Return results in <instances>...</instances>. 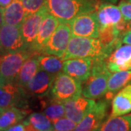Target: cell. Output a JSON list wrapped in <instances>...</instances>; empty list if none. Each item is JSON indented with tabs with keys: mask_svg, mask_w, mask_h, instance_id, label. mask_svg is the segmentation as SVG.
Returning <instances> with one entry per match:
<instances>
[{
	"mask_svg": "<svg viewBox=\"0 0 131 131\" xmlns=\"http://www.w3.org/2000/svg\"><path fill=\"white\" fill-rule=\"evenodd\" d=\"M71 37L69 24L60 23L51 37L42 47L39 54L63 58Z\"/></svg>",
	"mask_w": 131,
	"mask_h": 131,
	"instance_id": "6",
	"label": "cell"
},
{
	"mask_svg": "<svg viewBox=\"0 0 131 131\" xmlns=\"http://www.w3.org/2000/svg\"><path fill=\"white\" fill-rule=\"evenodd\" d=\"M102 1H104L106 2H108V3H116L118 0H102Z\"/></svg>",
	"mask_w": 131,
	"mask_h": 131,
	"instance_id": "34",
	"label": "cell"
},
{
	"mask_svg": "<svg viewBox=\"0 0 131 131\" xmlns=\"http://www.w3.org/2000/svg\"><path fill=\"white\" fill-rule=\"evenodd\" d=\"M71 36L99 37V24L95 11L80 15L69 23Z\"/></svg>",
	"mask_w": 131,
	"mask_h": 131,
	"instance_id": "9",
	"label": "cell"
},
{
	"mask_svg": "<svg viewBox=\"0 0 131 131\" xmlns=\"http://www.w3.org/2000/svg\"><path fill=\"white\" fill-rule=\"evenodd\" d=\"M123 18L131 21V2L128 0H122L118 5Z\"/></svg>",
	"mask_w": 131,
	"mask_h": 131,
	"instance_id": "29",
	"label": "cell"
},
{
	"mask_svg": "<svg viewBox=\"0 0 131 131\" xmlns=\"http://www.w3.org/2000/svg\"><path fill=\"white\" fill-rule=\"evenodd\" d=\"M2 9L0 7V27L2 26Z\"/></svg>",
	"mask_w": 131,
	"mask_h": 131,
	"instance_id": "35",
	"label": "cell"
},
{
	"mask_svg": "<svg viewBox=\"0 0 131 131\" xmlns=\"http://www.w3.org/2000/svg\"><path fill=\"white\" fill-rule=\"evenodd\" d=\"M26 105L27 95L24 88L15 82L0 83V108H26Z\"/></svg>",
	"mask_w": 131,
	"mask_h": 131,
	"instance_id": "8",
	"label": "cell"
},
{
	"mask_svg": "<svg viewBox=\"0 0 131 131\" xmlns=\"http://www.w3.org/2000/svg\"><path fill=\"white\" fill-rule=\"evenodd\" d=\"M5 131H26V126L25 124L23 122H19L18 124L13 125L10 127H9L8 129H7Z\"/></svg>",
	"mask_w": 131,
	"mask_h": 131,
	"instance_id": "30",
	"label": "cell"
},
{
	"mask_svg": "<svg viewBox=\"0 0 131 131\" xmlns=\"http://www.w3.org/2000/svg\"><path fill=\"white\" fill-rule=\"evenodd\" d=\"M0 131H3V130H0Z\"/></svg>",
	"mask_w": 131,
	"mask_h": 131,
	"instance_id": "39",
	"label": "cell"
},
{
	"mask_svg": "<svg viewBox=\"0 0 131 131\" xmlns=\"http://www.w3.org/2000/svg\"><path fill=\"white\" fill-rule=\"evenodd\" d=\"M122 43L125 45H131V30L123 37Z\"/></svg>",
	"mask_w": 131,
	"mask_h": 131,
	"instance_id": "31",
	"label": "cell"
},
{
	"mask_svg": "<svg viewBox=\"0 0 131 131\" xmlns=\"http://www.w3.org/2000/svg\"><path fill=\"white\" fill-rule=\"evenodd\" d=\"M108 70L112 73L131 70V45L119 46L106 59Z\"/></svg>",
	"mask_w": 131,
	"mask_h": 131,
	"instance_id": "14",
	"label": "cell"
},
{
	"mask_svg": "<svg viewBox=\"0 0 131 131\" xmlns=\"http://www.w3.org/2000/svg\"><path fill=\"white\" fill-rule=\"evenodd\" d=\"M98 5L91 0H47L45 3L48 13L64 24H69L80 15L93 13Z\"/></svg>",
	"mask_w": 131,
	"mask_h": 131,
	"instance_id": "2",
	"label": "cell"
},
{
	"mask_svg": "<svg viewBox=\"0 0 131 131\" xmlns=\"http://www.w3.org/2000/svg\"><path fill=\"white\" fill-rule=\"evenodd\" d=\"M44 114L51 120L52 122L62 118L65 115L64 103L52 98V101L44 105Z\"/></svg>",
	"mask_w": 131,
	"mask_h": 131,
	"instance_id": "25",
	"label": "cell"
},
{
	"mask_svg": "<svg viewBox=\"0 0 131 131\" xmlns=\"http://www.w3.org/2000/svg\"><path fill=\"white\" fill-rule=\"evenodd\" d=\"M107 111V101L96 102L92 109L77 124L74 131H94L106 119Z\"/></svg>",
	"mask_w": 131,
	"mask_h": 131,
	"instance_id": "11",
	"label": "cell"
},
{
	"mask_svg": "<svg viewBox=\"0 0 131 131\" xmlns=\"http://www.w3.org/2000/svg\"><path fill=\"white\" fill-rule=\"evenodd\" d=\"M48 14L49 13L47 7L44 5L37 13L28 16L20 26L22 37L31 50L37 37L40 24Z\"/></svg>",
	"mask_w": 131,
	"mask_h": 131,
	"instance_id": "12",
	"label": "cell"
},
{
	"mask_svg": "<svg viewBox=\"0 0 131 131\" xmlns=\"http://www.w3.org/2000/svg\"><path fill=\"white\" fill-rule=\"evenodd\" d=\"M46 1L47 0H21L26 18L41 9L44 5H45Z\"/></svg>",
	"mask_w": 131,
	"mask_h": 131,
	"instance_id": "27",
	"label": "cell"
},
{
	"mask_svg": "<svg viewBox=\"0 0 131 131\" xmlns=\"http://www.w3.org/2000/svg\"><path fill=\"white\" fill-rule=\"evenodd\" d=\"M50 90L52 98L65 103L81 96L82 86L80 81L62 72L56 75Z\"/></svg>",
	"mask_w": 131,
	"mask_h": 131,
	"instance_id": "4",
	"label": "cell"
},
{
	"mask_svg": "<svg viewBox=\"0 0 131 131\" xmlns=\"http://www.w3.org/2000/svg\"><path fill=\"white\" fill-rule=\"evenodd\" d=\"M13 0H0V7L5 8L11 3Z\"/></svg>",
	"mask_w": 131,
	"mask_h": 131,
	"instance_id": "33",
	"label": "cell"
},
{
	"mask_svg": "<svg viewBox=\"0 0 131 131\" xmlns=\"http://www.w3.org/2000/svg\"><path fill=\"white\" fill-rule=\"evenodd\" d=\"M93 99L79 96L64 103L65 116L78 124L95 104Z\"/></svg>",
	"mask_w": 131,
	"mask_h": 131,
	"instance_id": "13",
	"label": "cell"
},
{
	"mask_svg": "<svg viewBox=\"0 0 131 131\" xmlns=\"http://www.w3.org/2000/svg\"><path fill=\"white\" fill-rule=\"evenodd\" d=\"M40 69L45 71L50 74H58L63 69V60L59 57L50 55L38 56Z\"/></svg>",
	"mask_w": 131,
	"mask_h": 131,
	"instance_id": "24",
	"label": "cell"
},
{
	"mask_svg": "<svg viewBox=\"0 0 131 131\" xmlns=\"http://www.w3.org/2000/svg\"><path fill=\"white\" fill-rule=\"evenodd\" d=\"M94 131H131V114L119 117L110 116Z\"/></svg>",
	"mask_w": 131,
	"mask_h": 131,
	"instance_id": "22",
	"label": "cell"
},
{
	"mask_svg": "<svg viewBox=\"0 0 131 131\" xmlns=\"http://www.w3.org/2000/svg\"><path fill=\"white\" fill-rule=\"evenodd\" d=\"M128 1H130V2H131V0H128Z\"/></svg>",
	"mask_w": 131,
	"mask_h": 131,
	"instance_id": "38",
	"label": "cell"
},
{
	"mask_svg": "<svg viewBox=\"0 0 131 131\" xmlns=\"http://www.w3.org/2000/svg\"><path fill=\"white\" fill-rule=\"evenodd\" d=\"M26 50L30 49L22 37L20 26L2 24L0 27V55Z\"/></svg>",
	"mask_w": 131,
	"mask_h": 131,
	"instance_id": "7",
	"label": "cell"
},
{
	"mask_svg": "<svg viewBox=\"0 0 131 131\" xmlns=\"http://www.w3.org/2000/svg\"><path fill=\"white\" fill-rule=\"evenodd\" d=\"M52 124L56 131H74L77 125L76 122L67 117L56 119L52 122Z\"/></svg>",
	"mask_w": 131,
	"mask_h": 131,
	"instance_id": "28",
	"label": "cell"
},
{
	"mask_svg": "<svg viewBox=\"0 0 131 131\" xmlns=\"http://www.w3.org/2000/svg\"><path fill=\"white\" fill-rule=\"evenodd\" d=\"M28 114L26 108L11 107L4 109L0 115V130H6L24 119Z\"/></svg>",
	"mask_w": 131,
	"mask_h": 131,
	"instance_id": "23",
	"label": "cell"
},
{
	"mask_svg": "<svg viewBox=\"0 0 131 131\" xmlns=\"http://www.w3.org/2000/svg\"><path fill=\"white\" fill-rule=\"evenodd\" d=\"M2 15V24L10 26H21L26 18V12L21 0H13L5 8H1Z\"/></svg>",
	"mask_w": 131,
	"mask_h": 131,
	"instance_id": "18",
	"label": "cell"
},
{
	"mask_svg": "<svg viewBox=\"0 0 131 131\" xmlns=\"http://www.w3.org/2000/svg\"><path fill=\"white\" fill-rule=\"evenodd\" d=\"M38 53L36 52L29 57L24 63L15 82L22 88H26L28 82L31 80L34 75L39 70V62Z\"/></svg>",
	"mask_w": 131,
	"mask_h": 131,
	"instance_id": "20",
	"label": "cell"
},
{
	"mask_svg": "<svg viewBox=\"0 0 131 131\" xmlns=\"http://www.w3.org/2000/svg\"><path fill=\"white\" fill-rule=\"evenodd\" d=\"M53 131H56V130H53Z\"/></svg>",
	"mask_w": 131,
	"mask_h": 131,
	"instance_id": "40",
	"label": "cell"
},
{
	"mask_svg": "<svg viewBox=\"0 0 131 131\" xmlns=\"http://www.w3.org/2000/svg\"><path fill=\"white\" fill-rule=\"evenodd\" d=\"M95 13L97 17L99 28L115 26L124 18L119 7L108 2L98 5Z\"/></svg>",
	"mask_w": 131,
	"mask_h": 131,
	"instance_id": "15",
	"label": "cell"
},
{
	"mask_svg": "<svg viewBox=\"0 0 131 131\" xmlns=\"http://www.w3.org/2000/svg\"><path fill=\"white\" fill-rule=\"evenodd\" d=\"M131 112V84L117 93L112 99L111 117L126 115Z\"/></svg>",
	"mask_w": 131,
	"mask_h": 131,
	"instance_id": "19",
	"label": "cell"
},
{
	"mask_svg": "<svg viewBox=\"0 0 131 131\" xmlns=\"http://www.w3.org/2000/svg\"><path fill=\"white\" fill-rule=\"evenodd\" d=\"M56 75L39 69L37 74L28 82L26 88L31 93L42 96L51 90Z\"/></svg>",
	"mask_w": 131,
	"mask_h": 131,
	"instance_id": "17",
	"label": "cell"
},
{
	"mask_svg": "<svg viewBox=\"0 0 131 131\" xmlns=\"http://www.w3.org/2000/svg\"><path fill=\"white\" fill-rule=\"evenodd\" d=\"M35 52L26 50L0 56V83L15 82L25 61Z\"/></svg>",
	"mask_w": 131,
	"mask_h": 131,
	"instance_id": "5",
	"label": "cell"
},
{
	"mask_svg": "<svg viewBox=\"0 0 131 131\" xmlns=\"http://www.w3.org/2000/svg\"><path fill=\"white\" fill-rule=\"evenodd\" d=\"M91 1H93V2H98V0H91Z\"/></svg>",
	"mask_w": 131,
	"mask_h": 131,
	"instance_id": "37",
	"label": "cell"
},
{
	"mask_svg": "<svg viewBox=\"0 0 131 131\" xmlns=\"http://www.w3.org/2000/svg\"><path fill=\"white\" fill-rule=\"evenodd\" d=\"M114 51L112 48L104 46L98 38L71 36L63 61L76 58H90L106 60Z\"/></svg>",
	"mask_w": 131,
	"mask_h": 131,
	"instance_id": "1",
	"label": "cell"
},
{
	"mask_svg": "<svg viewBox=\"0 0 131 131\" xmlns=\"http://www.w3.org/2000/svg\"><path fill=\"white\" fill-rule=\"evenodd\" d=\"M59 24L60 23L56 18L50 13L47 15L40 24L36 39L31 47V50L39 53L42 47L51 37Z\"/></svg>",
	"mask_w": 131,
	"mask_h": 131,
	"instance_id": "16",
	"label": "cell"
},
{
	"mask_svg": "<svg viewBox=\"0 0 131 131\" xmlns=\"http://www.w3.org/2000/svg\"><path fill=\"white\" fill-rule=\"evenodd\" d=\"M38 131L55 130L53 124L48 117L42 113H32L26 119Z\"/></svg>",
	"mask_w": 131,
	"mask_h": 131,
	"instance_id": "26",
	"label": "cell"
},
{
	"mask_svg": "<svg viewBox=\"0 0 131 131\" xmlns=\"http://www.w3.org/2000/svg\"><path fill=\"white\" fill-rule=\"evenodd\" d=\"M94 59L90 58H76L63 61L62 71L84 82L88 79L93 69Z\"/></svg>",
	"mask_w": 131,
	"mask_h": 131,
	"instance_id": "10",
	"label": "cell"
},
{
	"mask_svg": "<svg viewBox=\"0 0 131 131\" xmlns=\"http://www.w3.org/2000/svg\"><path fill=\"white\" fill-rule=\"evenodd\" d=\"M130 84L131 70L114 72L111 74L108 81L107 92L106 93V100H111L119 90Z\"/></svg>",
	"mask_w": 131,
	"mask_h": 131,
	"instance_id": "21",
	"label": "cell"
},
{
	"mask_svg": "<svg viewBox=\"0 0 131 131\" xmlns=\"http://www.w3.org/2000/svg\"><path fill=\"white\" fill-rule=\"evenodd\" d=\"M3 111H4V109H3V108H0V115L2 114V113Z\"/></svg>",
	"mask_w": 131,
	"mask_h": 131,
	"instance_id": "36",
	"label": "cell"
},
{
	"mask_svg": "<svg viewBox=\"0 0 131 131\" xmlns=\"http://www.w3.org/2000/svg\"><path fill=\"white\" fill-rule=\"evenodd\" d=\"M111 74L106 60L94 59L91 74L82 88V95L90 99L102 98L107 92L108 81Z\"/></svg>",
	"mask_w": 131,
	"mask_h": 131,
	"instance_id": "3",
	"label": "cell"
},
{
	"mask_svg": "<svg viewBox=\"0 0 131 131\" xmlns=\"http://www.w3.org/2000/svg\"><path fill=\"white\" fill-rule=\"evenodd\" d=\"M24 123L26 126V131H38L31 124H30L27 120H24Z\"/></svg>",
	"mask_w": 131,
	"mask_h": 131,
	"instance_id": "32",
	"label": "cell"
}]
</instances>
